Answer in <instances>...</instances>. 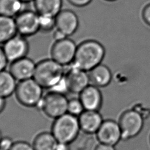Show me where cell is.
Listing matches in <instances>:
<instances>
[{
  "label": "cell",
  "mask_w": 150,
  "mask_h": 150,
  "mask_svg": "<svg viewBox=\"0 0 150 150\" xmlns=\"http://www.w3.org/2000/svg\"><path fill=\"white\" fill-rule=\"evenodd\" d=\"M104 54L105 50L103 46L97 40L88 38L77 45L72 64L89 71L101 63Z\"/></svg>",
  "instance_id": "6da1fadb"
},
{
  "label": "cell",
  "mask_w": 150,
  "mask_h": 150,
  "mask_svg": "<svg viewBox=\"0 0 150 150\" xmlns=\"http://www.w3.org/2000/svg\"><path fill=\"white\" fill-rule=\"evenodd\" d=\"M65 67L53 59H45L36 63L33 79L43 88L50 89L64 75Z\"/></svg>",
  "instance_id": "7a4b0ae2"
},
{
  "label": "cell",
  "mask_w": 150,
  "mask_h": 150,
  "mask_svg": "<svg viewBox=\"0 0 150 150\" xmlns=\"http://www.w3.org/2000/svg\"><path fill=\"white\" fill-rule=\"evenodd\" d=\"M80 131L78 117L67 112L54 119L50 132L57 142L70 144Z\"/></svg>",
  "instance_id": "3957f363"
},
{
  "label": "cell",
  "mask_w": 150,
  "mask_h": 150,
  "mask_svg": "<svg viewBox=\"0 0 150 150\" xmlns=\"http://www.w3.org/2000/svg\"><path fill=\"white\" fill-rule=\"evenodd\" d=\"M43 89L32 78L19 81L14 94L17 101L22 106L28 108L36 107L44 95Z\"/></svg>",
  "instance_id": "277c9868"
},
{
  "label": "cell",
  "mask_w": 150,
  "mask_h": 150,
  "mask_svg": "<svg viewBox=\"0 0 150 150\" xmlns=\"http://www.w3.org/2000/svg\"><path fill=\"white\" fill-rule=\"evenodd\" d=\"M68 100L66 95L49 91L43 95L36 108L54 120L67 113Z\"/></svg>",
  "instance_id": "5b68a950"
},
{
  "label": "cell",
  "mask_w": 150,
  "mask_h": 150,
  "mask_svg": "<svg viewBox=\"0 0 150 150\" xmlns=\"http://www.w3.org/2000/svg\"><path fill=\"white\" fill-rule=\"evenodd\" d=\"M119 124L121 130V139L128 140L137 137L141 132L144 121L138 111L131 110L122 114Z\"/></svg>",
  "instance_id": "8992f818"
},
{
  "label": "cell",
  "mask_w": 150,
  "mask_h": 150,
  "mask_svg": "<svg viewBox=\"0 0 150 150\" xmlns=\"http://www.w3.org/2000/svg\"><path fill=\"white\" fill-rule=\"evenodd\" d=\"M77 45L69 37L55 41L50 50L51 58L66 67L72 64Z\"/></svg>",
  "instance_id": "52a82bcc"
},
{
  "label": "cell",
  "mask_w": 150,
  "mask_h": 150,
  "mask_svg": "<svg viewBox=\"0 0 150 150\" xmlns=\"http://www.w3.org/2000/svg\"><path fill=\"white\" fill-rule=\"evenodd\" d=\"M18 33L31 36L39 31V15L32 10H23L15 17Z\"/></svg>",
  "instance_id": "ba28073f"
},
{
  "label": "cell",
  "mask_w": 150,
  "mask_h": 150,
  "mask_svg": "<svg viewBox=\"0 0 150 150\" xmlns=\"http://www.w3.org/2000/svg\"><path fill=\"white\" fill-rule=\"evenodd\" d=\"M64 77L67 83L69 92L79 94L90 84L88 72L74 66L72 64L66 66Z\"/></svg>",
  "instance_id": "9c48e42d"
},
{
  "label": "cell",
  "mask_w": 150,
  "mask_h": 150,
  "mask_svg": "<svg viewBox=\"0 0 150 150\" xmlns=\"http://www.w3.org/2000/svg\"><path fill=\"white\" fill-rule=\"evenodd\" d=\"M26 38L16 34L4 43L2 47L9 62L11 63L26 56L29 45Z\"/></svg>",
  "instance_id": "30bf717a"
},
{
  "label": "cell",
  "mask_w": 150,
  "mask_h": 150,
  "mask_svg": "<svg viewBox=\"0 0 150 150\" xmlns=\"http://www.w3.org/2000/svg\"><path fill=\"white\" fill-rule=\"evenodd\" d=\"M96 135L100 143L115 146L121 139L119 122L110 119L104 120Z\"/></svg>",
  "instance_id": "8fae6325"
},
{
  "label": "cell",
  "mask_w": 150,
  "mask_h": 150,
  "mask_svg": "<svg viewBox=\"0 0 150 150\" xmlns=\"http://www.w3.org/2000/svg\"><path fill=\"white\" fill-rule=\"evenodd\" d=\"M56 29L63 33L67 37L74 34L79 26L77 14L70 9H62L55 16Z\"/></svg>",
  "instance_id": "7c38bea8"
},
{
  "label": "cell",
  "mask_w": 150,
  "mask_h": 150,
  "mask_svg": "<svg viewBox=\"0 0 150 150\" xmlns=\"http://www.w3.org/2000/svg\"><path fill=\"white\" fill-rule=\"evenodd\" d=\"M85 110L99 111L101 108L103 97L101 89L91 84L86 87L79 94Z\"/></svg>",
  "instance_id": "4fadbf2b"
},
{
  "label": "cell",
  "mask_w": 150,
  "mask_h": 150,
  "mask_svg": "<svg viewBox=\"0 0 150 150\" xmlns=\"http://www.w3.org/2000/svg\"><path fill=\"white\" fill-rule=\"evenodd\" d=\"M36 65L33 60L26 56L11 62L9 71L20 81L33 77Z\"/></svg>",
  "instance_id": "5bb4252c"
},
{
  "label": "cell",
  "mask_w": 150,
  "mask_h": 150,
  "mask_svg": "<svg viewBox=\"0 0 150 150\" xmlns=\"http://www.w3.org/2000/svg\"><path fill=\"white\" fill-rule=\"evenodd\" d=\"M80 130L87 134H96L104 120L99 111L84 110L78 117Z\"/></svg>",
  "instance_id": "9a60e30c"
},
{
  "label": "cell",
  "mask_w": 150,
  "mask_h": 150,
  "mask_svg": "<svg viewBox=\"0 0 150 150\" xmlns=\"http://www.w3.org/2000/svg\"><path fill=\"white\" fill-rule=\"evenodd\" d=\"M88 72L90 84L99 88L107 86L111 80V73L109 68L101 63Z\"/></svg>",
  "instance_id": "2e32d148"
},
{
  "label": "cell",
  "mask_w": 150,
  "mask_h": 150,
  "mask_svg": "<svg viewBox=\"0 0 150 150\" xmlns=\"http://www.w3.org/2000/svg\"><path fill=\"white\" fill-rule=\"evenodd\" d=\"M33 4L39 15L55 17L62 11L63 0H34Z\"/></svg>",
  "instance_id": "e0dca14e"
},
{
  "label": "cell",
  "mask_w": 150,
  "mask_h": 150,
  "mask_svg": "<svg viewBox=\"0 0 150 150\" xmlns=\"http://www.w3.org/2000/svg\"><path fill=\"white\" fill-rule=\"evenodd\" d=\"M57 142L51 132L43 131L35 137L32 145L35 150H55Z\"/></svg>",
  "instance_id": "ac0fdd59"
},
{
  "label": "cell",
  "mask_w": 150,
  "mask_h": 150,
  "mask_svg": "<svg viewBox=\"0 0 150 150\" xmlns=\"http://www.w3.org/2000/svg\"><path fill=\"white\" fill-rule=\"evenodd\" d=\"M16 81L9 71H0V96L6 98L14 94L18 84Z\"/></svg>",
  "instance_id": "d6986e66"
},
{
  "label": "cell",
  "mask_w": 150,
  "mask_h": 150,
  "mask_svg": "<svg viewBox=\"0 0 150 150\" xmlns=\"http://www.w3.org/2000/svg\"><path fill=\"white\" fill-rule=\"evenodd\" d=\"M17 33L15 18L0 15V44H4Z\"/></svg>",
  "instance_id": "ffe728a7"
},
{
  "label": "cell",
  "mask_w": 150,
  "mask_h": 150,
  "mask_svg": "<svg viewBox=\"0 0 150 150\" xmlns=\"http://www.w3.org/2000/svg\"><path fill=\"white\" fill-rule=\"evenodd\" d=\"M23 4L20 0H0V15L15 18L23 11Z\"/></svg>",
  "instance_id": "44dd1931"
},
{
  "label": "cell",
  "mask_w": 150,
  "mask_h": 150,
  "mask_svg": "<svg viewBox=\"0 0 150 150\" xmlns=\"http://www.w3.org/2000/svg\"><path fill=\"white\" fill-rule=\"evenodd\" d=\"M84 110V108L79 97L71 98L68 100L67 113L78 117Z\"/></svg>",
  "instance_id": "7402d4cb"
},
{
  "label": "cell",
  "mask_w": 150,
  "mask_h": 150,
  "mask_svg": "<svg viewBox=\"0 0 150 150\" xmlns=\"http://www.w3.org/2000/svg\"><path fill=\"white\" fill-rule=\"evenodd\" d=\"M56 28L55 17L39 15V31L48 33Z\"/></svg>",
  "instance_id": "603a6c76"
},
{
  "label": "cell",
  "mask_w": 150,
  "mask_h": 150,
  "mask_svg": "<svg viewBox=\"0 0 150 150\" xmlns=\"http://www.w3.org/2000/svg\"><path fill=\"white\" fill-rule=\"evenodd\" d=\"M49 91L63 95H66L68 93H70L64 75L57 83L49 89Z\"/></svg>",
  "instance_id": "cb8c5ba5"
},
{
  "label": "cell",
  "mask_w": 150,
  "mask_h": 150,
  "mask_svg": "<svg viewBox=\"0 0 150 150\" xmlns=\"http://www.w3.org/2000/svg\"><path fill=\"white\" fill-rule=\"evenodd\" d=\"M10 150H35L32 144L25 141H16L14 143Z\"/></svg>",
  "instance_id": "d4e9b609"
},
{
  "label": "cell",
  "mask_w": 150,
  "mask_h": 150,
  "mask_svg": "<svg viewBox=\"0 0 150 150\" xmlns=\"http://www.w3.org/2000/svg\"><path fill=\"white\" fill-rule=\"evenodd\" d=\"M13 143L14 141L10 137L2 136L0 140V149L2 150H10Z\"/></svg>",
  "instance_id": "484cf974"
},
{
  "label": "cell",
  "mask_w": 150,
  "mask_h": 150,
  "mask_svg": "<svg viewBox=\"0 0 150 150\" xmlns=\"http://www.w3.org/2000/svg\"><path fill=\"white\" fill-rule=\"evenodd\" d=\"M67 1L70 4L74 6L83 8L88 6L93 0H67Z\"/></svg>",
  "instance_id": "4316f807"
},
{
  "label": "cell",
  "mask_w": 150,
  "mask_h": 150,
  "mask_svg": "<svg viewBox=\"0 0 150 150\" xmlns=\"http://www.w3.org/2000/svg\"><path fill=\"white\" fill-rule=\"evenodd\" d=\"M8 62L3 47L0 46V71L5 70Z\"/></svg>",
  "instance_id": "83f0119b"
},
{
  "label": "cell",
  "mask_w": 150,
  "mask_h": 150,
  "mask_svg": "<svg viewBox=\"0 0 150 150\" xmlns=\"http://www.w3.org/2000/svg\"><path fill=\"white\" fill-rule=\"evenodd\" d=\"M94 150H116V148L114 145L99 142Z\"/></svg>",
  "instance_id": "f1b7e54d"
},
{
  "label": "cell",
  "mask_w": 150,
  "mask_h": 150,
  "mask_svg": "<svg viewBox=\"0 0 150 150\" xmlns=\"http://www.w3.org/2000/svg\"><path fill=\"white\" fill-rule=\"evenodd\" d=\"M53 39H54L55 41L60 40L66 38H67L63 33H62V32H60V31H59V30H57V29H56L55 31L53 32Z\"/></svg>",
  "instance_id": "f546056e"
},
{
  "label": "cell",
  "mask_w": 150,
  "mask_h": 150,
  "mask_svg": "<svg viewBox=\"0 0 150 150\" xmlns=\"http://www.w3.org/2000/svg\"><path fill=\"white\" fill-rule=\"evenodd\" d=\"M144 17L145 20L150 24V4L147 5L144 11Z\"/></svg>",
  "instance_id": "4dcf8cb0"
},
{
  "label": "cell",
  "mask_w": 150,
  "mask_h": 150,
  "mask_svg": "<svg viewBox=\"0 0 150 150\" xmlns=\"http://www.w3.org/2000/svg\"><path fill=\"white\" fill-rule=\"evenodd\" d=\"M69 145L70 144L58 142L55 150H70Z\"/></svg>",
  "instance_id": "1f68e13d"
},
{
  "label": "cell",
  "mask_w": 150,
  "mask_h": 150,
  "mask_svg": "<svg viewBox=\"0 0 150 150\" xmlns=\"http://www.w3.org/2000/svg\"><path fill=\"white\" fill-rule=\"evenodd\" d=\"M6 107V98L0 96V114H1Z\"/></svg>",
  "instance_id": "d6a6232c"
},
{
  "label": "cell",
  "mask_w": 150,
  "mask_h": 150,
  "mask_svg": "<svg viewBox=\"0 0 150 150\" xmlns=\"http://www.w3.org/2000/svg\"><path fill=\"white\" fill-rule=\"evenodd\" d=\"M22 2H23V4H25V3H29V2H33L34 0H20Z\"/></svg>",
  "instance_id": "836d02e7"
},
{
  "label": "cell",
  "mask_w": 150,
  "mask_h": 150,
  "mask_svg": "<svg viewBox=\"0 0 150 150\" xmlns=\"http://www.w3.org/2000/svg\"><path fill=\"white\" fill-rule=\"evenodd\" d=\"M2 137V132H1V131L0 130V140L1 139Z\"/></svg>",
  "instance_id": "e575fe53"
},
{
  "label": "cell",
  "mask_w": 150,
  "mask_h": 150,
  "mask_svg": "<svg viewBox=\"0 0 150 150\" xmlns=\"http://www.w3.org/2000/svg\"><path fill=\"white\" fill-rule=\"evenodd\" d=\"M0 150H2V149H0Z\"/></svg>",
  "instance_id": "d590c367"
}]
</instances>
